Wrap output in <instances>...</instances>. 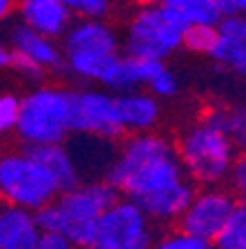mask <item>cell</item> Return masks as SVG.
<instances>
[{"instance_id":"obj_1","label":"cell","mask_w":246,"mask_h":249,"mask_svg":"<svg viewBox=\"0 0 246 249\" xmlns=\"http://www.w3.org/2000/svg\"><path fill=\"white\" fill-rule=\"evenodd\" d=\"M109 185L138 205L151 223H178L195 196V185L166 136L147 131L129 136L107 169Z\"/></svg>"},{"instance_id":"obj_2","label":"cell","mask_w":246,"mask_h":249,"mask_svg":"<svg viewBox=\"0 0 246 249\" xmlns=\"http://www.w3.org/2000/svg\"><path fill=\"white\" fill-rule=\"evenodd\" d=\"M175 151L186 178L202 187H217L224 182L235 160V147L229 136L202 120L180 136Z\"/></svg>"},{"instance_id":"obj_3","label":"cell","mask_w":246,"mask_h":249,"mask_svg":"<svg viewBox=\"0 0 246 249\" xmlns=\"http://www.w3.org/2000/svg\"><path fill=\"white\" fill-rule=\"evenodd\" d=\"M118 34L104 20H78L65 34V65L82 80L104 83L118 60Z\"/></svg>"},{"instance_id":"obj_4","label":"cell","mask_w":246,"mask_h":249,"mask_svg":"<svg viewBox=\"0 0 246 249\" xmlns=\"http://www.w3.org/2000/svg\"><path fill=\"white\" fill-rule=\"evenodd\" d=\"M118 192L109 182L78 185L56 198L60 212V233L73 249H91L98 220L118 200Z\"/></svg>"},{"instance_id":"obj_5","label":"cell","mask_w":246,"mask_h":249,"mask_svg":"<svg viewBox=\"0 0 246 249\" xmlns=\"http://www.w3.org/2000/svg\"><path fill=\"white\" fill-rule=\"evenodd\" d=\"M16 131L29 147L62 145L69 134V91L40 87L20 100Z\"/></svg>"},{"instance_id":"obj_6","label":"cell","mask_w":246,"mask_h":249,"mask_svg":"<svg viewBox=\"0 0 246 249\" xmlns=\"http://www.w3.org/2000/svg\"><path fill=\"white\" fill-rule=\"evenodd\" d=\"M60 196L45 167L31 160L25 151L0 154V198L25 212H36Z\"/></svg>"},{"instance_id":"obj_7","label":"cell","mask_w":246,"mask_h":249,"mask_svg":"<svg viewBox=\"0 0 246 249\" xmlns=\"http://www.w3.org/2000/svg\"><path fill=\"white\" fill-rule=\"evenodd\" d=\"M182 34L184 25L169 9H164L162 5L142 7L129 20L122 49L131 58L164 62V58L182 47Z\"/></svg>"},{"instance_id":"obj_8","label":"cell","mask_w":246,"mask_h":249,"mask_svg":"<svg viewBox=\"0 0 246 249\" xmlns=\"http://www.w3.org/2000/svg\"><path fill=\"white\" fill-rule=\"evenodd\" d=\"M153 223L127 198H118L100 216L91 249H153Z\"/></svg>"},{"instance_id":"obj_9","label":"cell","mask_w":246,"mask_h":249,"mask_svg":"<svg viewBox=\"0 0 246 249\" xmlns=\"http://www.w3.org/2000/svg\"><path fill=\"white\" fill-rule=\"evenodd\" d=\"M69 131L100 140H115L124 134L115 116L111 93L84 89L69 91Z\"/></svg>"},{"instance_id":"obj_10","label":"cell","mask_w":246,"mask_h":249,"mask_svg":"<svg viewBox=\"0 0 246 249\" xmlns=\"http://www.w3.org/2000/svg\"><path fill=\"white\" fill-rule=\"evenodd\" d=\"M235 205L237 200L226 189H222V187H204L202 192H195L186 212L180 216L178 229L213 245V240L217 238V233L226 225L229 216L233 213Z\"/></svg>"},{"instance_id":"obj_11","label":"cell","mask_w":246,"mask_h":249,"mask_svg":"<svg viewBox=\"0 0 246 249\" xmlns=\"http://www.w3.org/2000/svg\"><path fill=\"white\" fill-rule=\"evenodd\" d=\"M16 9L20 11L27 29L49 40L65 36L71 27V14L65 9L60 0H18Z\"/></svg>"},{"instance_id":"obj_12","label":"cell","mask_w":246,"mask_h":249,"mask_svg":"<svg viewBox=\"0 0 246 249\" xmlns=\"http://www.w3.org/2000/svg\"><path fill=\"white\" fill-rule=\"evenodd\" d=\"M115 103V116L124 134H147L153 131L160 120L158 100L147 91H129L113 96Z\"/></svg>"},{"instance_id":"obj_13","label":"cell","mask_w":246,"mask_h":249,"mask_svg":"<svg viewBox=\"0 0 246 249\" xmlns=\"http://www.w3.org/2000/svg\"><path fill=\"white\" fill-rule=\"evenodd\" d=\"M22 151L29 156L31 160H36L40 167H45L47 174L53 178L60 194L80 185V171H78L76 160L69 154V149H65L62 145H36V147L25 145Z\"/></svg>"},{"instance_id":"obj_14","label":"cell","mask_w":246,"mask_h":249,"mask_svg":"<svg viewBox=\"0 0 246 249\" xmlns=\"http://www.w3.org/2000/svg\"><path fill=\"white\" fill-rule=\"evenodd\" d=\"M38 236L31 212L0 202V249H36Z\"/></svg>"},{"instance_id":"obj_15","label":"cell","mask_w":246,"mask_h":249,"mask_svg":"<svg viewBox=\"0 0 246 249\" xmlns=\"http://www.w3.org/2000/svg\"><path fill=\"white\" fill-rule=\"evenodd\" d=\"M164 62L153 60H142V58H131V56H120L111 69H109L107 78H104V87L118 93L138 91V87L149 85L153 73L160 69Z\"/></svg>"},{"instance_id":"obj_16","label":"cell","mask_w":246,"mask_h":249,"mask_svg":"<svg viewBox=\"0 0 246 249\" xmlns=\"http://www.w3.org/2000/svg\"><path fill=\"white\" fill-rule=\"evenodd\" d=\"M11 42H14V52L27 56L29 60L36 62L38 67H42V69L62 67V53L56 42L36 34V31L27 29L25 25L16 27L11 31Z\"/></svg>"},{"instance_id":"obj_17","label":"cell","mask_w":246,"mask_h":249,"mask_svg":"<svg viewBox=\"0 0 246 249\" xmlns=\"http://www.w3.org/2000/svg\"><path fill=\"white\" fill-rule=\"evenodd\" d=\"M162 7L169 9L184 27H195V25L217 27L222 20V16L217 14L213 0H164Z\"/></svg>"},{"instance_id":"obj_18","label":"cell","mask_w":246,"mask_h":249,"mask_svg":"<svg viewBox=\"0 0 246 249\" xmlns=\"http://www.w3.org/2000/svg\"><path fill=\"white\" fill-rule=\"evenodd\" d=\"M211 247L215 249H246V202H237L226 225L217 233Z\"/></svg>"},{"instance_id":"obj_19","label":"cell","mask_w":246,"mask_h":249,"mask_svg":"<svg viewBox=\"0 0 246 249\" xmlns=\"http://www.w3.org/2000/svg\"><path fill=\"white\" fill-rule=\"evenodd\" d=\"M209 56L213 58L217 65L226 67L229 71L246 78V45L244 42H237V40H233V38L220 36Z\"/></svg>"},{"instance_id":"obj_20","label":"cell","mask_w":246,"mask_h":249,"mask_svg":"<svg viewBox=\"0 0 246 249\" xmlns=\"http://www.w3.org/2000/svg\"><path fill=\"white\" fill-rule=\"evenodd\" d=\"M220 31L217 27H209V25H195V27H184L182 34V47H186L193 53H204L209 56L211 49L215 47Z\"/></svg>"},{"instance_id":"obj_21","label":"cell","mask_w":246,"mask_h":249,"mask_svg":"<svg viewBox=\"0 0 246 249\" xmlns=\"http://www.w3.org/2000/svg\"><path fill=\"white\" fill-rule=\"evenodd\" d=\"M65 9L80 20H104L111 14L113 0H60Z\"/></svg>"},{"instance_id":"obj_22","label":"cell","mask_w":246,"mask_h":249,"mask_svg":"<svg viewBox=\"0 0 246 249\" xmlns=\"http://www.w3.org/2000/svg\"><path fill=\"white\" fill-rule=\"evenodd\" d=\"M149 93L153 96V98H171V96H175L178 93V78L173 76V71H171L166 65H160V69L153 73V78L149 80Z\"/></svg>"},{"instance_id":"obj_23","label":"cell","mask_w":246,"mask_h":249,"mask_svg":"<svg viewBox=\"0 0 246 249\" xmlns=\"http://www.w3.org/2000/svg\"><path fill=\"white\" fill-rule=\"evenodd\" d=\"M153 249H211V245L191 236V233L175 229V231H166L162 238H158Z\"/></svg>"},{"instance_id":"obj_24","label":"cell","mask_w":246,"mask_h":249,"mask_svg":"<svg viewBox=\"0 0 246 249\" xmlns=\"http://www.w3.org/2000/svg\"><path fill=\"white\" fill-rule=\"evenodd\" d=\"M226 136L233 142L235 151L246 154V107L229 109V129Z\"/></svg>"},{"instance_id":"obj_25","label":"cell","mask_w":246,"mask_h":249,"mask_svg":"<svg viewBox=\"0 0 246 249\" xmlns=\"http://www.w3.org/2000/svg\"><path fill=\"white\" fill-rule=\"evenodd\" d=\"M31 216H33V223L40 233H60V212L56 207V200L36 209Z\"/></svg>"},{"instance_id":"obj_26","label":"cell","mask_w":246,"mask_h":249,"mask_svg":"<svg viewBox=\"0 0 246 249\" xmlns=\"http://www.w3.org/2000/svg\"><path fill=\"white\" fill-rule=\"evenodd\" d=\"M226 180H229L231 189L235 192V196L240 198L242 202H246V154L235 156V160H233Z\"/></svg>"},{"instance_id":"obj_27","label":"cell","mask_w":246,"mask_h":249,"mask_svg":"<svg viewBox=\"0 0 246 249\" xmlns=\"http://www.w3.org/2000/svg\"><path fill=\"white\" fill-rule=\"evenodd\" d=\"M18 111H20V100L14 96H0V134L14 129L18 123Z\"/></svg>"},{"instance_id":"obj_28","label":"cell","mask_w":246,"mask_h":249,"mask_svg":"<svg viewBox=\"0 0 246 249\" xmlns=\"http://www.w3.org/2000/svg\"><path fill=\"white\" fill-rule=\"evenodd\" d=\"M9 67H14L18 73H22V76L29 78V80H33V83H38V80H42V78H45V69L38 67L36 62L29 60L27 56L14 52V49H11V62H9Z\"/></svg>"},{"instance_id":"obj_29","label":"cell","mask_w":246,"mask_h":249,"mask_svg":"<svg viewBox=\"0 0 246 249\" xmlns=\"http://www.w3.org/2000/svg\"><path fill=\"white\" fill-rule=\"evenodd\" d=\"M217 31H220V36L233 38V40L246 45V14L233 16V18H222L220 25H217Z\"/></svg>"},{"instance_id":"obj_30","label":"cell","mask_w":246,"mask_h":249,"mask_svg":"<svg viewBox=\"0 0 246 249\" xmlns=\"http://www.w3.org/2000/svg\"><path fill=\"white\" fill-rule=\"evenodd\" d=\"M217 14L222 18H233V16L246 14V0H213Z\"/></svg>"},{"instance_id":"obj_31","label":"cell","mask_w":246,"mask_h":249,"mask_svg":"<svg viewBox=\"0 0 246 249\" xmlns=\"http://www.w3.org/2000/svg\"><path fill=\"white\" fill-rule=\"evenodd\" d=\"M36 249H73V245L62 233H40Z\"/></svg>"},{"instance_id":"obj_32","label":"cell","mask_w":246,"mask_h":249,"mask_svg":"<svg viewBox=\"0 0 246 249\" xmlns=\"http://www.w3.org/2000/svg\"><path fill=\"white\" fill-rule=\"evenodd\" d=\"M16 5H18V0H0V20L7 18L16 9Z\"/></svg>"},{"instance_id":"obj_33","label":"cell","mask_w":246,"mask_h":249,"mask_svg":"<svg viewBox=\"0 0 246 249\" xmlns=\"http://www.w3.org/2000/svg\"><path fill=\"white\" fill-rule=\"evenodd\" d=\"M9 62H11V49L0 45V67H9Z\"/></svg>"},{"instance_id":"obj_34","label":"cell","mask_w":246,"mask_h":249,"mask_svg":"<svg viewBox=\"0 0 246 249\" xmlns=\"http://www.w3.org/2000/svg\"><path fill=\"white\" fill-rule=\"evenodd\" d=\"M135 5L142 9V7H160L164 2V0H133Z\"/></svg>"},{"instance_id":"obj_35","label":"cell","mask_w":246,"mask_h":249,"mask_svg":"<svg viewBox=\"0 0 246 249\" xmlns=\"http://www.w3.org/2000/svg\"><path fill=\"white\" fill-rule=\"evenodd\" d=\"M0 202H2V198H0Z\"/></svg>"}]
</instances>
